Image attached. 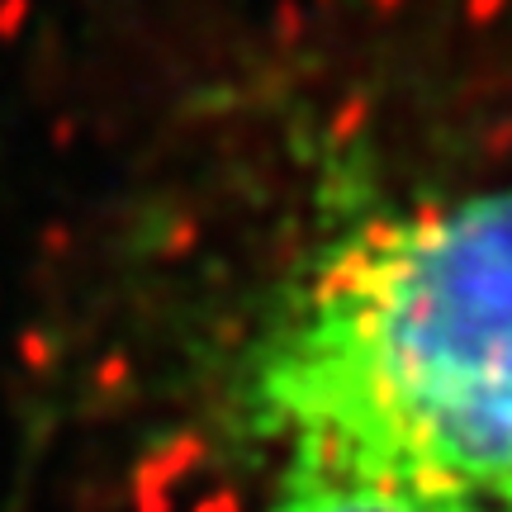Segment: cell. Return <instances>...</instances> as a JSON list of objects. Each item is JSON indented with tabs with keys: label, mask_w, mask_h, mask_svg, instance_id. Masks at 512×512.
<instances>
[{
	"label": "cell",
	"mask_w": 512,
	"mask_h": 512,
	"mask_svg": "<svg viewBox=\"0 0 512 512\" xmlns=\"http://www.w3.org/2000/svg\"><path fill=\"white\" fill-rule=\"evenodd\" d=\"M261 512H460V508L394 489V484H370V479L313 470V465H275L271 498H266Z\"/></svg>",
	"instance_id": "obj_2"
},
{
	"label": "cell",
	"mask_w": 512,
	"mask_h": 512,
	"mask_svg": "<svg viewBox=\"0 0 512 512\" xmlns=\"http://www.w3.org/2000/svg\"><path fill=\"white\" fill-rule=\"evenodd\" d=\"M238 408L275 465L512 512V181L313 242L242 361Z\"/></svg>",
	"instance_id": "obj_1"
}]
</instances>
